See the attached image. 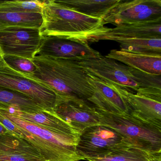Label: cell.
I'll return each instance as SVG.
<instances>
[{"mask_svg": "<svg viewBox=\"0 0 161 161\" xmlns=\"http://www.w3.org/2000/svg\"><path fill=\"white\" fill-rule=\"evenodd\" d=\"M36 69L28 77L44 84L57 98H90L94 88L87 72L73 59L34 57Z\"/></svg>", "mask_w": 161, "mask_h": 161, "instance_id": "cell-1", "label": "cell"}, {"mask_svg": "<svg viewBox=\"0 0 161 161\" xmlns=\"http://www.w3.org/2000/svg\"><path fill=\"white\" fill-rule=\"evenodd\" d=\"M42 14L41 35L93 42L96 37L104 34L110 29L105 27L102 19L75 12L55 0L45 1Z\"/></svg>", "mask_w": 161, "mask_h": 161, "instance_id": "cell-2", "label": "cell"}, {"mask_svg": "<svg viewBox=\"0 0 161 161\" xmlns=\"http://www.w3.org/2000/svg\"><path fill=\"white\" fill-rule=\"evenodd\" d=\"M0 113L10 119L46 161H80L76 147L79 136L61 134L29 122L12 114L5 109Z\"/></svg>", "mask_w": 161, "mask_h": 161, "instance_id": "cell-3", "label": "cell"}, {"mask_svg": "<svg viewBox=\"0 0 161 161\" xmlns=\"http://www.w3.org/2000/svg\"><path fill=\"white\" fill-rule=\"evenodd\" d=\"M97 110L100 124L117 132L130 146L149 153L161 152V128L131 114H113Z\"/></svg>", "mask_w": 161, "mask_h": 161, "instance_id": "cell-4", "label": "cell"}, {"mask_svg": "<svg viewBox=\"0 0 161 161\" xmlns=\"http://www.w3.org/2000/svg\"><path fill=\"white\" fill-rule=\"evenodd\" d=\"M129 146L121 135L100 124L88 127L80 134L76 150L78 155L86 160L103 157Z\"/></svg>", "mask_w": 161, "mask_h": 161, "instance_id": "cell-5", "label": "cell"}, {"mask_svg": "<svg viewBox=\"0 0 161 161\" xmlns=\"http://www.w3.org/2000/svg\"><path fill=\"white\" fill-rule=\"evenodd\" d=\"M0 86L28 96L44 110L54 113L56 100L54 92L44 84L14 70L6 64L0 66Z\"/></svg>", "mask_w": 161, "mask_h": 161, "instance_id": "cell-6", "label": "cell"}, {"mask_svg": "<svg viewBox=\"0 0 161 161\" xmlns=\"http://www.w3.org/2000/svg\"><path fill=\"white\" fill-rule=\"evenodd\" d=\"M73 60L88 74L98 79L116 83L134 92L140 87L137 79L131 72L130 67L106 56H103L100 53L95 56Z\"/></svg>", "mask_w": 161, "mask_h": 161, "instance_id": "cell-7", "label": "cell"}, {"mask_svg": "<svg viewBox=\"0 0 161 161\" xmlns=\"http://www.w3.org/2000/svg\"><path fill=\"white\" fill-rule=\"evenodd\" d=\"M103 20L116 26L161 20V1L120 0Z\"/></svg>", "mask_w": 161, "mask_h": 161, "instance_id": "cell-8", "label": "cell"}, {"mask_svg": "<svg viewBox=\"0 0 161 161\" xmlns=\"http://www.w3.org/2000/svg\"><path fill=\"white\" fill-rule=\"evenodd\" d=\"M88 75L94 90L88 100L97 109L110 114H130L128 93L132 90L114 82Z\"/></svg>", "mask_w": 161, "mask_h": 161, "instance_id": "cell-9", "label": "cell"}, {"mask_svg": "<svg viewBox=\"0 0 161 161\" xmlns=\"http://www.w3.org/2000/svg\"><path fill=\"white\" fill-rule=\"evenodd\" d=\"M41 36L38 28H0V50L3 56L13 55L32 60L40 46Z\"/></svg>", "mask_w": 161, "mask_h": 161, "instance_id": "cell-10", "label": "cell"}, {"mask_svg": "<svg viewBox=\"0 0 161 161\" xmlns=\"http://www.w3.org/2000/svg\"><path fill=\"white\" fill-rule=\"evenodd\" d=\"M53 111L80 134L88 127L100 124L98 112L88 100L57 98Z\"/></svg>", "mask_w": 161, "mask_h": 161, "instance_id": "cell-11", "label": "cell"}, {"mask_svg": "<svg viewBox=\"0 0 161 161\" xmlns=\"http://www.w3.org/2000/svg\"><path fill=\"white\" fill-rule=\"evenodd\" d=\"M41 36L40 46L34 57L75 59L95 56L100 53L91 48L87 41L73 40L59 36Z\"/></svg>", "mask_w": 161, "mask_h": 161, "instance_id": "cell-12", "label": "cell"}, {"mask_svg": "<svg viewBox=\"0 0 161 161\" xmlns=\"http://www.w3.org/2000/svg\"><path fill=\"white\" fill-rule=\"evenodd\" d=\"M128 99L131 114L161 128V90L139 88L128 91Z\"/></svg>", "mask_w": 161, "mask_h": 161, "instance_id": "cell-13", "label": "cell"}, {"mask_svg": "<svg viewBox=\"0 0 161 161\" xmlns=\"http://www.w3.org/2000/svg\"><path fill=\"white\" fill-rule=\"evenodd\" d=\"M0 161H46L29 141L10 134L0 135Z\"/></svg>", "mask_w": 161, "mask_h": 161, "instance_id": "cell-14", "label": "cell"}, {"mask_svg": "<svg viewBox=\"0 0 161 161\" xmlns=\"http://www.w3.org/2000/svg\"><path fill=\"white\" fill-rule=\"evenodd\" d=\"M161 20L123 24L110 28L106 33L96 37L93 42L100 40L161 37Z\"/></svg>", "mask_w": 161, "mask_h": 161, "instance_id": "cell-15", "label": "cell"}, {"mask_svg": "<svg viewBox=\"0 0 161 161\" xmlns=\"http://www.w3.org/2000/svg\"><path fill=\"white\" fill-rule=\"evenodd\" d=\"M1 109H5L19 118L57 133L75 136H79L80 135L54 113L47 111L29 113L13 108Z\"/></svg>", "mask_w": 161, "mask_h": 161, "instance_id": "cell-16", "label": "cell"}, {"mask_svg": "<svg viewBox=\"0 0 161 161\" xmlns=\"http://www.w3.org/2000/svg\"><path fill=\"white\" fill-rule=\"evenodd\" d=\"M106 56L131 68L161 75V54L135 53L114 49Z\"/></svg>", "mask_w": 161, "mask_h": 161, "instance_id": "cell-17", "label": "cell"}, {"mask_svg": "<svg viewBox=\"0 0 161 161\" xmlns=\"http://www.w3.org/2000/svg\"><path fill=\"white\" fill-rule=\"evenodd\" d=\"M120 0H68L57 2L87 16L103 19Z\"/></svg>", "mask_w": 161, "mask_h": 161, "instance_id": "cell-18", "label": "cell"}, {"mask_svg": "<svg viewBox=\"0 0 161 161\" xmlns=\"http://www.w3.org/2000/svg\"><path fill=\"white\" fill-rule=\"evenodd\" d=\"M10 108L29 113L46 111L28 96L0 86V109Z\"/></svg>", "mask_w": 161, "mask_h": 161, "instance_id": "cell-19", "label": "cell"}, {"mask_svg": "<svg viewBox=\"0 0 161 161\" xmlns=\"http://www.w3.org/2000/svg\"><path fill=\"white\" fill-rule=\"evenodd\" d=\"M120 50L135 53L161 54V37L134 38L115 40Z\"/></svg>", "mask_w": 161, "mask_h": 161, "instance_id": "cell-20", "label": "cell"}, {"mask_svg": "<svg viewBox=\"0 0 161 161\" xmlns=\"http://www.w3.org/2000/svg\"><path fill=\"white\" fill-rule=\"evenodd\" d=\"M43 23L41 13H0V28L20 27L40 29Z\"/></svg>", "mask_w": 161, "mask_h": 161, "instance_id": "cell-21", "label": "cell"}, {"mask_svg": "<svg viewBox=\"0 0 161 161\" xmlns=\"http://www.w3.org/2000/svg\"><path fill=\"white\" fill-rule=\"evenodd\" d=\"M150 153L140 149L129 146L113 152L103 157L86 160L88 161H151Z\"/></svg>", "mask_w": 161, "mask_h": 161, "instance_id": "cell-22", "label": "cell"}, {"mask_svg": "<svg viewBox=\"0 0 161 161\" xmlns=\"http://www.w3.org/2000/svg\"><path fill=\"white\" fill-rule=\"evenodd\" d=\"M44 2L36 0L0 2V13L42 14Z\"/></svg>", "mask_w": 161, "mask_h": 161, "instance_id": "cell-23", "label": "cell"}, {"mask_svg": "<svg viewBox=\"0 0 161 161\" xmlns=\"http://www.w3.org/2000/svg\"><path fill=\"white\" fill-rule=\"evenodd\" d=\"M3 60L10 68L27 76L31 75L36 69L32 60L13 55L3 56Z\"/></svg>", "mask_w": 161, "mask_h": 161, "instance_id": "cell-24", "label": "cell"}, {"mask_svg": "<svg viewBox=\"0 0 161 161\" xmlns=\"http://www.w3.org/2000/svg\"><path fill=\"white\" fill-rule=\"evenodd\" d=\"M131 72L137 79L139 88L161 90V75H155L130 68Z\"/></svg>", "mask_w": 161, "mask_h": 161, "instance_id": "cell-25", "label": "cell"}, {"mask_svg": "<svg viewBox=\"0 0 161 161\" xmlns=\"http://www.w3.org/2000/svg\"><path fill=\"white\" fill-rule=\"evenodd\" d=\"M0 124L8 130L11 135L24 139V136L21 130L18 128L10 119L0 113Z\"/></svg>", "mask_w": 161, "mask_h": 161, "instance_id": "cell-26", "label": "cell"}, {"mask_svg": "<svg viewBox=\"0 0 161 161\" xmlns=\"http://www.w3.org/2000/svg\"><path fill=\"white\" fill-rule=\"evenodd\" d=\"M151 161H161V152L150 153Z\"/></svg>", "mask_w": 161, "mask_h": 161, "instance_id": "cell-27", "label": "cell"}, {"mask_svg": "<svg viewBox=\"0 0 161 161\" xmlns=\"http://www.w3.org/2000/svg\"><path fill=\"white\" fill-rule=\"evenodd\" d=\"M7 134H11L7 129H5L2 125L0 124V135Z\"/></svg>", "mask_w": 161, "mask_h": 161, "instance_id": "cell-28", "label": "cell"}, {"mask_svg": "<svg viewBox=\"0 0 161 161\" xmlns=\"http://www.w3.org/2000/svg\"><path fill=\"white\" fill-rule=\"evenodd\" d=\"M6 64L4 60H3V55L1 51L0 50V66L4 65Z\"/></svg>", "mask_w": 161, "mask_h": 161, "instance_id": "cell-29", "label": "cell"}]
</instances>
